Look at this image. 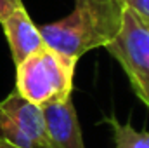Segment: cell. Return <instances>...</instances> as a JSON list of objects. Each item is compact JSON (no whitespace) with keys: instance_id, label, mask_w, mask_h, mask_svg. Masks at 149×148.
Instances as JSON below:
<instances>
[{"instance_id":"1","label":"cell","mask_w":149,"mask_h":148,"mask_svg":"<svg viewBox=\"0 0 149 148\" xmlns=\"http://www.w3.org/2000/svg\"><path fill=\"white\" fill-rule=\"evenodd\" d=\"M123 7L121 0H74L70 16L38 30L49 47L80 59L92 49L106 47L118 35Z\"/></svg>"},{"instance_id":"2","label":"cell","mask_w":149,"mask_h":148,"mask_svg":"<svg viewBox=\"0 0 149 148\" xmlns=\"http://www.w3.org/2000/svg\"><path fill=\"white\" fill-rule=\"evenodd\" d=\"M76 63L47 44L16 65V91L37 106L64 101L73 92Z\"/></svg>"},{"instance_id":"3","label":"cell","mask_w":149,"mask_h":148,"mask_svg":"<svg viewBox=\"0 0 149 148\" xmlns=\"http://www.w3.org/2000/svg\"><path fill=\"white\" fill-rule=\"evenodd\" d=\"M106 49L123 68L137 98L149 108V25L123 7L121 28Z\"/></svg>"},{"instance_id":"4","label":"cell","mask_w":149,"mask_h":148,"mask_svg":"<svg viewBox=\"0 0 149 148\" xmlns=\"http://www.w3.org/2000/svg\"><path fill=\"white\" fill-rule=\"evenodd\" d=\"M0 140L23 148H52L42 108L16 89L0 101Z\"/></svg>"},{"instance_id":"5","label":"cell","mask_w":149,"mask_h":148,"mask_svg":"<svg viewBox=\"0 0 149 148\" xmlns=\"http://www.w3.org/2000/svg\"><path fill=\"white\" fill-rule=\"evenodd\" d=\"M42 113L52 148H85L78 113L71 98L42 106Z\"/></svg>"},{"instance_id":"6","label":"cell","mask_w":149,"mask_h":148,"mask_svg":"<svg viewBox=\"0 0 149 148\" xmlns=\"http://www.w3.org/2000/svg\"><path fill=\"white\" fill-rule=\"evenodd\" d=\"M2 28L9 42L14 65H19L24 58H28L31 52H35L38 47L45 44L38 26L31 21L23 4L10 11V14L2 21Z\"/></svg>"},{"instance_id":"7","label":"cell","mask_w":149,"mask_h":148,"mask_svg":"<svg viewBox=\"0 0 149 148\" xmlns=\"http://www.w3.org/2000/svg\"><path fill=\"white\" fill-rule=\"evenodd\" d=\"M104 122L113 132L114 148H149L148 131H137L135 127H132L130 122L121 124L114 115L106 117Z\"/></svg>"},{"instance_id":"8","label":"cell","mask_w":149,"mask_h":148,"mask_svg":"<svg viewBox=\"0 0 149 148\" xmlns=\"http://www.w3.org/2000/svg\"><path fill=\"white\" fill-rule=\"evenodd\" d=\"M121 4L149 25V0H121Z\"/></svg>"},{"instance_id":"9","label":"cell","mask_w":149,"mask_h":148,"mask_svg":"<svg viewBox=\"0 0 149 148\" xmlns=\"http://www.w3.org/2000/svg\"><path fill=\"white\" fill-rule=\"evenodd\" d=\"M19 4H23L21 0H0V23L10 14V11L14 7H17Z\"/></svg>"},{"instance_id":"10","label":"cell","mask_w":149,"mask_h":148,"mask_svg":"<svg viewBox=\"0 0 149 148\" xmlns=\"http://www.w3.org/2000/svg\"><path fill=\"white\" fill-rule=\"evenodd\" d=\"M0 148H23V147H17V145H12L5 140H0Z\"/></svg>"}]
</instances>
